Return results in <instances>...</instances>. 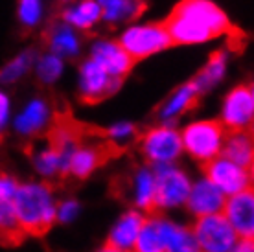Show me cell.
<instances>
[{"label":"cell","instance_id":"1","mask_svg":"<svg viewBox=\"0 0 254 252\" xmlns=\"http://www.w3.org/2000/svg\"><path fill=\"white\" fill-rule=\"evenodd\" d=\"M172 44H201L232 32L229 17L210 0H181L164 22Z\"/></svg>","mask_w":254,"mask_h":252},{"label":"cell","instance_id":"2","mask_svg":"<svg viewBox=\"0 0 254 252\" xmlns=\"http://www.w3.org/2000/svg\"><path fill=\"white\" fill-rule=\"evenodd\" d=\"M56 201L52 188L43 183L17 184L13 193V210L22 234L43 236L56 221Z\"/></svg>","mask_w":254,"mask_h":252},{"label":"cell","instance_id":"3","mask_svg":"<svg viewBox=\"0 0 254 252\" xmlns=\"http://www.w3.org/2000/svg\"><path fill=\"white\" fill-rule=\"evenodd\" d=\"M134 251L138 252H193L199 251L193 232L162 217L146 219L140 228Z\"/></svg>","mask_w":254,"mask_h":252},{"label":"cell","instance_id":"4","mask_svg":"<svg viewBox=\"0 0 254 252\" xmlns=\"http://www.w3.org/2000/svg\"><path fill=\"white\" fill-rule=\"evenodd\" d=\"M225 140V127L221 122L203 120L193 122L181 132L183 149L190 153L195 160L208 162L221 153Z\"/></svg>","mask_w":254,"mask_h":252},{"label":"cell","instance_id":"5","mask_svg":"<svg viewBox=\"0 0 254 252\" xmlns=\"http://www.w3.org/2000/svg\"><path fill=\"white\" fill-rule=\"evenodd\" d=\"M118 43L133 57V61H140V59H146L153 54H159V52L170 48L172 39H170L164 22H159V24L151 22V24H138L127 28L126 32L122 33Z\"/></svg>","mask_w":254,"mask_h":252},{"label":"cell","instance_id":"6","mask_svg":"<svg viewBox=\"0 0 254 252\" xmlns=\"http://www.w3.org/2000/svg\"><path fill=\"white\" fill-rule=\"evenodd\" d=\"M155 208H175L185 204L191 183L183 170L173 162L155 164Z\"/></svg>","mask_w":254,"mask_h":252},{"label":"cell","instance_id":"7","mask_svg":"<svg viewBox=\"0 0 254 252\" xmlns=\"http://www.w3.org/2000/svg\"><path fill=\"white\" fill-rule=\"evenodd\" d=\"M197 247L206 252H229L234 251L238 234L223 212L197 217L195 227L191 228Z\"/></svg>","mask_w":254,"mask_h":252},{"label":"cell","instance_id":"8","mask_svg":"<svg viewBox=\"0 0 254 252\" xmlns=\"http://www.w3.org/2000/svg\"><path fill=\"white\" fill-rule=\"evenodd\" d=\"M204 164H206L204 166L206 179L221 189L227 197L251 188V184H253V173H251L253 170L251 168L236 164L234 160L223 157V155H217Z\"/></svg>","mask_w":254,"mask_h":252},{"label":"cell","instance_id":"9","mask_svg":"<svg viewBox=\"0 0 254 252\" xmlns=\"http://www.w3.org/2000/svg\"><path fill=\"white\" fill-rule=\"evenodd\" d=\"M254 118V92L251 85H240L230 90L223 103L221 124L229 131H249Z\"/></svg>","mask_w":254,"mask_h":252},{"label":"cell","instance_id":"10","mask_svg":"<svg viewBox=\"0 0 254 252\" xmlns=\"http://www.w3.org/2000/svg\"><path fill=\"white\" fill-rule=\"evenodd\" d=\"M142 151L153 164L175 162L183 153L181 132L168 126L149 129L142 138Z\"/></svg>","mask_w":254,"mask_h":252},{"label":"cell","instance_id":"11","mask_svg":"<svg viewBox=\"0 0 254 252\" xmlns=\"http://www.w3.org/2000/svg\"><path fill=\"white\" fill-rule=\"evenodd\" d=\"M122 85L120 77H113L96 63L94 59L85 61L79 72V94L85 103H98L107 96L115 94Z\"/></svg>","mask_w":254,"mask_h":252},{"label":"cell","instance_id":"12","mask_svg":"<svg viewBox=\"0 0 254 252\" xmlns=\"http://www.w3.org/2000/svg\"><path fill=\"white\" fill-rule=\"evenodd\" d=\"M223 215L227 217L238 238L254 236V193L253 188L229 195L223 204Z\"/></svg>","mask_w":254,"mask_h":252},{"label":"cell","instance_id":"13","mask_svg":"<svg viewBox=\"0 0 254 252\" xmlns=\"http://www.w3.org/2000/svg\"><path fill=\"white\" fill-rule=\"evenodd\" d=\"M90 59H94L107 74L120 79L129 74V70L134 64L133 57L122 48L120 43H115V41H98L92 44Z\"/></svg>","mask_w":254,"mask_h":252},{"label":"cell","instance_id":"14","mask_svg":"<svg viewBox=\"0 0 254 252\" xmlns=\"http://www.w3.org/2000/svg\"><path fill=\"white\" fill-rule=\"evenodd\" d=\"M15 189H17V181L6 173H0V240L2 241H19L20 236H24L13 210Z\"/></svg>","mask_w":254,"mask_h":252},{"label":"cell","instance_id":"15","mask_svg":"<svg viewBox=\"0 0 254 252\" xmlns=\"http://www.w3.org/2000/svg\"><path fill=\"white\" fill-rule=\"evenodd\" d=\"M227 195L223 193L221 189L214 186L208 179H203L199 183L191 184L188 199L185 204H188V210L197 217H203L208 214H217L223 210Z\"/></svg>","mask_w":254,"mask_h":252},{"label":"cell","instance_id":"16","mask_svg":"<svg viewBox=\"0 0 254 252\" xmlns=\"http://www.w3.org/2000/svg\"><path fill=\"white\" fill-rule=\"evenodd\" d=\"M146 217L140 214V212H127L118 219L105 243V251L113 252H126V251H134L136 245V238L142 225H144Z\"/></svg>","mask_w":254,"mask_h":252},{"label":"cell","instance_id":"17","mask_svg":"<svg viewBox=\"0 0 254 252\" xmlns=\"http://www.w3.org/2000/svg\"><path fill=\"white\" fill-rule=\"evenodd\" d=\"M111 155L105 144L100 145H77L72 157H70L68 173L77 177V179H85L89 177L92 171L102 166V162Z\"/></svg>","mask_w":254,"mask_h":252},{"label":"cell","instance_id":"18","mask_svg":"<svg viewBox=\"0 0 254 252\" xmlns=\"http://www.w3.org/2000/svg\"><path fill=\"white\" fill-rule=\"evenodd\" d=\"M50 120V107L43 100H32L22 113L15 118V131L24 136L37 134Z\"/></svg>","mask_w":254,"mask_h":252},{"label":"cell","instance_id":"19","mask_svg":"<svg viewBox=\"0 0 254 252\" xmlns=\"http://www.w3.org/2000/svg\"><path fill=\"white\" fill-rule=\"evenodd\" d=\"M102 19L109 24H120L138 19L146 9V0H98Z\"/></svg>","mask_w":254,"mask_h":252},{"label":"cell","instance_id":"20","mask_svg":"<svg viewBox=\"0 0 254 252\" xmlns=\"http://www.w3.org/2000/svg\"><path fill=\"white\" fill-rule=\"evenodd\" d=\"M219 155L234 160L236 164L253 170L254 147L251 134L245 131H230L229 136H225V140H223V147Z\"/></svg>","mask_w":254,"mask_h":252},{"label":"cell","instance_id":"21","mask_svg":"<svg viewBox=\"0 0 254 252\" xmlns=\"http://www.w3.org/2000/svg\"><path fill=\"white\" fill-rule=\"evenodd\" d=\"M199 96L201 92L197 90V87L193 83H186L183 85L181 88H177L172 96H170V100L164 103V107L160 109V118L164 122H170L173 118H177L179 114L186 113V111H190L197 105V100H199Z\"/></svg>","mask_w":254,"mask_h":252},{"label":"cell","instance_id":"22","mask_svg":"<svg viewBox=\"0 0 254 252\" xmlns=\"http://www.w3.org/2000/svg\"><path fill=\"white\" fill-rule=\"evenodd\" d=\"M48 46L52 54L59 57H74L79 54V39L66 22L56 24L48 32Z\"/></svg>","mask_w":254,"mask_h":252},{"label":"cell","instance_id":"23","mask_svg":"<svg viewBox=\"0 0 254 252\" xmlns=\"http://www.w3.org/2000/svg\"><path fill=\"white\" fill-rule=\"evenodd\" d=\"M63 20L72 28H92L96 22L102 20V6L98 4V0H81L63 13Z\"/></svg>","mask_w":254,"mask_h":252},{"label":"cell","instance_id":"24","mask_svg":"<svg viewBox=\"0 0 254 252\" xmlns=\"http://www.w3.org/2000/svg\"><path fill=\"white\" fill-rule=\"evenodd\" d=\"M225 70H227V54L225 52H216V54H212L208 63L204 64V68L195 76V79H191V83L203 94V92L216 87L217 83L221 81L223 76H225Z\"/></svg>","mask_w":254,"mask_h":252},{"label":"cell","instance_id":"25","mask_svg":"<svg viewBox=\"0 0 254 252\" xmlns=\"http://www.w3.org/2000/svg\"><path fill=\"white\" fill-rule=\"evenodd\" d=\"M133 199L134 204L142 210L155 208V175L149 168H140L134 175L133 183Z\"/></svg>","mask_w":254,"mask_h":252},{"label":"cell","instance_id":"26","mask_svg":"<svg viewBox=\"0 0 254 252\" xmlns=\"http://www.w3.org/2000/svg\"><path fill=\"white\" fill-rule=\"evenodd\" d=\"M33 164L37 171L45 177H54L56 173H61V162H59V153L54 145L43 147L35 153L33 157Z\"/></svg>","mask_w":254,"mask_h":252},{"label":"cell","instance_id":"27","mask_svg":"<svg viewBox=\"0 0 254 252\" xmlns=\"http://www.w3.org/2000/svg\"><path fill=\"white\" fill-rule=\"evenodd\" d=\"M61 74H63V57H59L50 52V54H46V56L39 59L37 76L43 83H46V85L56 83Z\"/></svg>","mask_w":254,"mask_h":252},{"label":"cell","instance_id":"28","mask_svg":"<svg viewBox=\"0 0 254 252\" xmlns=\"http://www.w3.org/2000/svg\"><path fill=\"white\" fill-rule=\"evenodd\" d=\"M32 63H33V54H32V52H24V54L17 56L13 61H9L4 68L0 70V81H2V83L17 81L19 77H22L26 72H28V68L32 66Z\"/></svg>","mask_w":254,"mask_h":252},{"label":"cell","instance_id":"29","mask_svg":"<svg viewBox=\"0 0 254 252\" xmlns=\"http://www.w3.org/2000/svg\"><path fill=\"white\" fill-rule=\"evenodd\" d=\"M43 4L41 0H19V20L26 28H33L41 20Z\"/></svg>","mask_w":254,"mask_h":252},{"label":"cell","instance_id":"30","mask_svg":"<svg viewBox=\"0 0 254 252\" xmlns=\"http://www.w3.org/2000/svg\"><path fill=\"white\" fill-rule=\"evenodd\" d=\"M134 136V126L131 124H116L107 131V138L111 144H120V142H129Z\"/></svg>","mask_w":254,"mask_h":252},{"label":"cell","instance_id":"31","mask_svg":"<svg viewBox=\"0 0 254 252\" xmlns=\"http://www.w3.org/2000/svg\"><path fill=\"white\" fill-rule=\"evenodd\" d=\"M77 214H79V204L76 201H63L59 206H56V221L61 223L74 221Z\"/></svg>","mask_w":254,"mask_h":252},{"label":"cell","instance_id":"32","mask_svg":"<svg viewBox=\"0 0 254 252\" xmlns=\"http://www.w3.org/2000/svg\"><path fill=\"white\" fill-rule=\"evenodd\" d=\"M7 118H9V98L0 90V134L6 129Z\"/></svg>","mask_w":254,"mask_h":252},{"label":"cell","instance_id":"33","mask_svg":"<svg viewBox=\"0 0 254 252\" xmlns=\"http://www.w3.org/2000/svg\"><path fill=\"white\" fill-rule=\"evenodd\" d=\"M61 2H70V0H61Z\"/></svg>","mask_w":254,"mask_h":252}]
</instances>
